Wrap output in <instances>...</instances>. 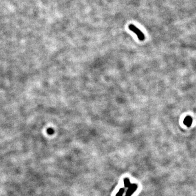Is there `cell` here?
Here are the masks:
<instances>
[{
    "label": "cell",
    "mask_w": 196,
    "mask_h": 196,
    "mask_svg": "<svg viewBox=\"0 0 196 196\" xmlns=\"http://www.w3.org/2000/svg\"><path fill=\"white\" fill-rule=\"evenodd\" d=\"M124 185H125V187H126V188L129 187L131 185V184H130L128 178H125L124 180Z\"/></svg>",
    "instance_id": "4"
},
{
    "label": "cell",
    "mask_w": 196,
    "mask_h": 196,
    "mask_svg": "<svg viewBox=\"0 0 196 196\" xmlns=\"http://www.w3.org/2000/svg\"><path fill=\"white\" fill-rule=\"evenodd\" d=\"M192 122H193L192 118L190 116H187L184 120V124L186 126L190 127L192 125Z\"/></svg>",
    "instance_id": "3"
},
{
    "label": "cell",
    "mask_w": 196,
    "mask_h": 196,
    "mask_svg": "<svg viewBox=\"0 0 196 196\" xmlns=\"http://www.w3.org/2000/svg\"><path fill=\"white\" fill-rule=\"evenodd\" d=\"M129 30L137 35V37L138 39L141 41H143L145 39V36L142 33V32L141 31L140 29L137 28L136 26H135L133 24H130L129 26Z\"/></svg>",
    "instance_id": "1"
},
{
    "label": "cell",
    "mask_w": 196,
    "mask_h": 196,
    "mask_svg": "<svg viewBox=\"0 0 196 196\" xmlns=\"http://www.w3.org/2000/svg\"><path fill=\"white\" fill-rule=\"evenodd\" d=\"M137 185L136 184H132L131 185L129 186V190L127 191L126 192V195L125 196H131L132 194L134 193V191L136 190L137 189Z\"/></svg>",
    "instance_id": "2"
},
{
    "label": "cell",
    "mask_w": 196,
    "mask_h": 196,
    "mask_svg": "<svg viewBox=\"0 0 196 196\" xmlns=\"http://www.w3.org/2000/svg\"><path fill=\"white\" fill-rule=\"evenodd\" d=\"M124 192V188H121V190L119 191V192L116 194V196H122Z\"/></svg>",
    "instance_id": "5"
},
{
    "label": "cell",
    "mask_w": 196,
    "mask_h": 196,
    "mask_svg": "<svg viewBox=\"0 0 196 196\" xmlns=\"http://www.w3.org/2000/svg\"><path fill=\"white\" fill-rule=\"evenodd\" d=\"M54 132V130L53 129H51V128H50V129H48V133L49 134H53Z\"/></svg>",
    "instance_id": "6"
}]
</instances>
